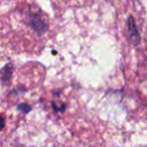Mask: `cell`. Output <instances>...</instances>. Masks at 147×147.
Segmentation results:
<instances>
[{
    "label": "cell",
    "instance_id": "cell-5",
    "mask_svg": "<svg viewBox=\"0 0 147 147\" xmlns=\"http://www.w3.org/2000/svg\"><path fill=\"white\" fill-rule=\"evenodd\" d=\"M1 123H2V128H4L5 121H4V116H3V115H1Z\"/></svg>",
    "mask_w": 147,
    "mask_h": 147
},
{
    "label": "cell",
    "instance_id": "cell-4",
    "mask_svg": "<svg viewBox=\"0 0 147 147\" xmlns=\"http://www.w3.org/2000/svg\"><path fill=\"white\" fill-rule=\"evenodd\" d=\"M17 110L19 111V112L23 113V114H28L29 112L31 111V107L29 106L28 104H19L18 106H17Z\"/></svg>",
    "mask_w": 147,
    "mask_h": 147
},
{
    "label": "cell",
    "instance_id": "cell-2",
    "mask_svg": "<svg viewBox=\"0 0 147 147\" xmlns=\"http://www.w3.org/2000/svg\"><path fill=\"white\" fill-rule=\"evenodd\" d=\"M28 23L29 26L35 31L38 34H43L47 31L49 27H47V24L45 22V21L41 19V17L39 15L36 14H30L28 18Z\"/></svg>",
    "mask_w": 147,
    "mask_h": 147
},
{
    "label": "cell",
    "instance_id": "cell-3",
    "mask_svg": "<svg viewBox=\"0 0 147 147\" xmlns=\"http://www.w3.org/2000/svg\"><path fill=\"white\" fill-rule=\"evenodd\" d=\"M12 73H13V67L12 63H8L2 67L1 69V81H2V84L5 85L11 80V77H12Z\"/></svg>",
    "mask_w": 147,
    "mask_h": 147
},
{
    "label": "cell",
    "instance_id": "cell-1",
    "mask_svg": "<svg viewBox=\"0 0 147 147\" xmlns=\"http://www.w3.org/2000/svg\"><path fill=\"white\" fill-rule=\"evenodd\" d=\"M127 31H128V38L130 40V42L133 45H138L140 43L141 36L139 30L137 28L136 22H135V19L132 15L127 18Z\"/></svg>",
    "mask_w": 147,
    "mask_h": 147
}]
</instances>
